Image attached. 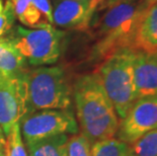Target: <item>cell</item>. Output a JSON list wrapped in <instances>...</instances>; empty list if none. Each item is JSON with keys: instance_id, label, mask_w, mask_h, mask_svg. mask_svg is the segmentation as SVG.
I'll use <instances>...</instances> for the list:
<instances>
[{"instance_id": "ffe728a7", "label": "cell", "mask_w": 157, "mask_h": 156, "mask_svg": "<svg viewBox=\"0 0 157 156\" xmlns=\"http://www.w3.org/2000/svg\"><path fill=\"white\" fill-rule=\"evenodd\" d=\"M125 1H134V0H106V1L101 6V8H99L98 10L106 9V8H109V7H112V6H113V5L118 4V3L125 2Z\"/></svg>"}, {"instance_id": "7402d4cb", "label": "cell", "mask_w": 157, "mask_h": 156, "mask_svg": "<svg viewBox=\"0 0 157 156\" xmlns=\"http://www.w3.org/2000/svg\"><path fill=\"white\" fill-rule=\"evenodd\" d=\"M4 138H5V135H4V133H3L1 127H0V146L5 144V139Z\"/></svg>"}, {"instance_id": "484cf974", "label": "cell", "mask_w": 157, "mask_h": 156, "mask_svg": "<svg viewBox=\"0 0 157 156\" xmlns=\"http://www.w3.org/2000/svg\"><path fill=\"white\" fill-rule=\"evenodd\" d=\"M89 1H90V0H89Z\"/></svg>"}, {"instance_id": "603a6c76", "label": "cell", "mask_w": 157, "mask_h": 156, "mask_svg": "<svg viewBox=\"0 0 157 156\" xmlns=\"http://www.w3.org/2000/svg\"><path fill=\"white\" fill-rule=\"evenodd\" d=\"M0 156H6V149H5V144L0 146Z\"/></svg>"}, {"instance_id": "d6986e66", "label": "cell", "mask_w": 157, "mask_h": 156, "mask_svg": "<svg viewBox=\"0 0 157 156\" xmlns=\"http://www.w3.org/2000/svg\"><path fill=\"white\" fill-rule=\"evenodd\" d=\"M106 1V0H90L89 1V13L92 16L96 11H98V9L101 8V6Z\"/></svg>"}, {"instance_id": "ba28073f", "label": "cell", "mask_w": 157, "mask_h": 156, "mask_svg": "<svg viewBox=\"0 0 157 156\" xmlns=\"http://www.w3.org/2000/svg\"><path fill=\"white\" fill-rule=\"evenodd\" d=\"M157 129V96L138 98L120 121L118 139L132 145L150 131Z\"/></svg>"}, {"instance_id": "5bb4252c", "label": "cell", "mask_w": 157, "mask_h": 156, "mask_svg": "<svg viewBox=\"0 0 157 156\" xmlns=\"http://www.w3.org/2000/svg\"><path fill=\"white\" fill-rule=\"evenodd\" d=\"M131 145L115 137L91 144V156H131Z\"/></svg>"}, {"instance_id": "9c48e42d", "label": "cell", "mask_w": 157, "mask_h": 156, "mask_svg": "<svg viewBox=\"0 0 157 156\" xmlns=\"http://www.w3.org/2000/svg\"><path fill=\"white\" fill-rule=\"evenodd\" d=\"M53 25L73 31H87L92 16L89 0H53Z\"/></svg>"}, {"instance_id": "5b68a950", "label": "cell", "mask_w": 157, "mask_h": 156, "mask_svg": "<svg viewBox=\"0 0 157 156\" xmlns=\"http://www.w3.org/2000/svg\"><path fill=\"white\" fill-rule=\"evenodd\" d=\"M10 41L25 61L31 65L54 64L64 49L66 34L53 25L41 29L13 26L9 32Z\"/></svg>"}, {"instance_id": "277c9868", "label": "cell", "mask_w": 157, "mask_h": 156, "mask_svg": "<svg viewBox=\"0 0 157 156\" xmlns=\"http://www.w3.org/2000/svg\"><path fill=\"white\" fill-rule=\"evenodd\" d=\"M29 112L42 109H69L72 88L60 66L39 67L26 72Z\"/></svg>"}, {"instance_id": "6da1fadb", "label": "cell", "mask_w": 157, "mask_h": 156, "mask_svg": "<svg viewBox=\"0 0 157 156\" xmlns=\"http://www.w3.org/2000/svg\"><path fill=\"white\" fill-rule=\"evenodd\" d=\"M72 95L81 134L90 143L115 137L120 120L98 73L77 78L73 85Z\"/></svg>"}, {"instance_id": "4fadbf2b", "label": "cell", "mask_w": 157, "mask_h": 156, "mask_svg": "<svg viewBox=\"0 0 157 156\" xmlns=\"http://www.w3.org/2000/svg\"><path fill=\"white\" fill-rule=\"evenodd\" d=\"M69 137L66 134L26 143L28 156H68Z\"/></svg>"}, {"instance_id": "9a60e30c", "label": "cell", "mask_w": 157, "mask_h": 156, "mask_svg": "<svg viewBox=\"0 0 157 156\" xmlns=\"http://www.w3.org/2000/svg\"><path fill=\"white\" fill-rule=\"evenodd\" d=\"M131 156H157V129L148 132L131 145Z\"/></svg>"}, {"instance_id": "52a82bcc", "label": "cell", "mask_w": 157, "mask_h": 156, "mask_svg": "<svg viewBox=\"0 0 157 156\" xmlns=\"http://www.w3.org/2000/svg\"><path fill=\"white\" fill-rule=\"evenodd\" d=\"M29 112L26 72L0 76V127L6 136Z\"/></svg>"}, {"instance_id": "7c38bea8", "label": "cell", "mask_w": 157, "mask_h": 156, "mask_svg": "<svg viewBox=\"0 0 157 156\" xmlns=\"http://www.w3.org/2000/svg\"><path fill=\"white\" fill-rule=\"evenodd\" d=\"M136 51L157 52V2L147 7L137 32Z\"/></svg>"}, {"instance_id": "44dd1931", "label": "cell", "mask_w": 157, "mask_h": 156, "mask_svg": "<svg viewBox=\"0 0 157 156\" xmlns=\"http://www.w3.org/2000/svg\"><path fill=\"white\" fill-rule=\"evenodd\" d=\"M9 44H10V39L8 36H0V58Z\"/></svg>"}, {"instance_id": "d4e9b609", "label": "cell", "mask_w": 157, "mask_h": 156, "mask_svg": "<svg viewBox=\"0 0 157 156\" xmlns=\"http://www.w3.org/2000/svg\"><path fill=\"white\" fill-rule=\"evenodd\" d=\"M145 2H146V4L147 5H151V4H154V3L157 2V0H145Z\"/></svg>"}, {"instance_id": "cb8c5ba5", "label": "cell", "mask_w": 157, "mask_h": 156, "mask_svg": "<svg viewBox=\"0 0 157 156\" xmlns=\"http://www.w3.org/2000/svg\"><path fill=\"white\" fill-rule=\"evenodd\" d=\"M4 6L5 4L3 3V0H0V14L3 12V9H4Z\"/></svg>"}, {"instance_id": "7a4b0ae2", "label": "cell", "mask_w": 157, "mask_h": 156, "mask_svg": "<svg viewBox=\"0 0 157 156\" xmlns=\"http://www.w3.org/2000/svg\"><path fill=\"white\" fill-rule=\"evenodd\" d=\"M147 7L145 0H134L106 8L95 25L96 42L90 59L102 61L117 50H135L137 32Z\"/></svg>"}, {"instance_id": "3957f363", "label": "cell", "mask_w": 157, "mask_h": 156, "mask_svg": "<svg viewBox=\"0 0 157 156\" xmlns=\"http://www.w3.org/2000/svg\"><path fill=\"white\" fill-rule=\"evenodd\" d=\"M134 57L135 50L133 49L117 50L103 59L95 71L121 120L138 99L134 77Z\"/></svg>"}, {"instance_id": "8992f818", "label": "cell", "mask_w": 157, "mask_h": 156, "mask_svg": "<svg viewBox=\"0 0 157 156\" xmlns=\"http://www.w3.org/2000/svg\"><path fill=\"white\" fill-rule=\"evenodd\" d=\"M19 124L26 143L56 135H75L78 133V124L71 108L28 112Z\"/></svg>"}, {"instance_id": "e0dca14e", "label": "cell", "mask_w": 157, "mask_h": 156, "mask_svg": "<svg viewBox=\"0 0 157 156\" xmlns=\"http://www.w3.org/2000/svg\"><path fill=\"white\" fill-rule=\"evenodd\" d=\"M68 156H91V143L81 133L69 138Z\"/></svg>"}, {"instance_id": "8fae6325", "label": "cell", "mask_w": 157, "mask_h": 156, "mask_svg": "<svg viewBox=\"0 0 157 156\" xmlns=\"http://www.w3.org/2000/svg\"><path fill=\"white\" fill-rule=\"evenodd\" d=\"M15 17L31 29L53 25L52 3L50 0H9Z\"/></svg>"}, {"instance_id": "ac0fdd59", "label": "cell", "mask_w": 157, "mask_h": 156, "mask_svg": "<svg viewBox=\"0 0 157 156\" xmlns=\"http://www.w3.org/2000/svg\"><path fill=\"white\" fill-rule=\"evenodd\" d=\"M15 14L13 11L12 5L9 0H7L5 3L3 12L0 14V36H4L5 34H8L14 26L15 21Z\"/></svg>"}, {"instance_id": "30bf717a", "label": "cell", "mask_w": 157, "mask_h": 156, "mask_svg": "<svg viewBox=\"0 0 157 156\" xmlns=\"http://www.w3.org/2000/svg\"><path fill=\"white\" fill-rule=\"evenodd\" d=\"M134 77L138 98L157 96V52L135 50Z\"/></svg>"}, {"instance_id": "2e32d148", "label": "cell", "mask_w": 157, "mask_h": 156, "mask_svg": "<svg viewBox=\"0 0 157 156\" xmlns=\"http://www.w3.org/2000/svg\"><path fill=\"white\" fill-rule=\"evenodd\" d=\"M5 142L6 156H28V152L22 142L21 124L17 123L12 127L10 132L6 135Z\"/></svg>"}]
</instances>
